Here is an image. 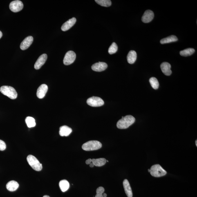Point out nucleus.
I'll return each mask as SVG.
<instances>
[{"mask_svg":"<svg viewBox=\"0 0 197 197\" xmlns=\"http://www.w3.org/2000/svg\"><path fill=\"white\" fill-rule=\"evenodd\" d=\"M135 122V118L133 116L128 115L122 117V118L117 122V126L119 129H127Z\"/></svg>","mask_w":197,"mask_h":197,"instance_id":"nucleus-1","label":"nucleus"},{"mask_svg":"<svg viewBox=\"0 0 197 197\" xmlns=\"http://www.w3.org/2000/svg\"><path fill=\"white\" fill-rule=\"evenodd\" d=\"M102 144L97 141H90L83 144L82 148L85 151H93L100 149Z\"/></svg>","mask_w":197,"mask_h":197,"instance_id":"nucleus-2","label":"nucleus"},{"mask_svg":"<svg viewBox=\"0 0 197 197\" xmlns=\"http://www.w3.org/2000/svg\"><path fill=\"white\" fill-rule=\"evenodd\" d=\"M0 91L3 94L9 98L15 99L17 98V93L14 88L12 87L3 86L0 88Z\"/></svg>","mask_w":197,"mask_h":197,"instance_id":"nucleus-3","label":"nucleus"},{"mask_svg":"<svg viewBox=\"0 0 197 197\" xmlns=\"http://www.w3.org/2000/svg\"><path fill=\"white\" fill-rule=\"evenodd\" d=\"M150 172L152 176L156 178L163 176L167 174V171L159 164H155L152 166Z\"/></svg>","mask_w":197,"mask_h":197,"instance_id":"nucleus-4","label":"nucleus"},{"mask_svg":"<svg viewBox=\"0 0 197 197\" xmlns=\"http://www.w3.org/2000/svg\"><path fill=\"white\" fill-rule=\"evenodd\" d=\"M27 161L29 165L34 170L40 171L42 170V164L33 155H29L27 158Z\"/></svg>","mask_w":197,"mask_h":197,"instance_id":"nucleus-5","label":"nucleus"},{"mask_svg":"<svg viewBox=\"0 0 197 197\" xmlns=\"http://www.w3.org/2000/svg\"><path fill=\"white\" fill-rule=\"evenodd\" d=\"M87 103L89 106L93 107H97L102 106L104 104V101L100 97H93L88 98Z\"/></svg>","mask_w":197,"mask_h":197,"instance_id":"nucleus-6","label":"nucleus"},{"mask_svg":"<svg viewBox=\"0 0 197 197\" xmlns=\"http://www.w3.org/2000/svg\"><path fill=\"white\" fill-rule=\"evenodd\" d=\"M76 58V55L75 52L72 51H68L65 56L63 63L64 65L68 66L74 62Z\"/></svg>","mask_w":197,"mask_h":197,"instance_id":"nucleus-7","label":"nucleus"},{"mask_svg":"<svg viewBox=\"0 0 197 197\" xmlns=\"http://www.w3.org/2000/svg\"><path fill=\"white\" fill-rule=\"evenodd\" d=\"M23 8V3L20 1L16 0L11 2L9 5L10 10L12 12H17L20 11Z\"/></svg>","mask_w":197,"mask_h":197,"instance_id":"nucleus-8","label":"nucleus"},{"mask_svg":"<svg viewBox=\"0 0 197 197\" xmlns=\"http://www.w3.org/2000/svg\"><path fill=\"white\" fill-rule=\"evenodd\" d=\"M47 59V55L46 54H42L37 59L34 64V68L36 70H39L46 63Z\"/></svg>","mask_w":197,"mask_h":197,"instance_id":"nucleus-9","label":"nucleus"},{"mask_svg":"<svg viewBox=\"0 0 197 197\" xmlns=\"http://www.w3.org/2000/svg\"><path fill=\"white\" fill-rule=\"evenodd\" d=\"M154 17V14L151 10H146L142 18V21L144 23H148L152 20Z\"/></svg>","mask_w":197,"mask_h":197,"instance_id":"nucleus-10","label":"nucleus"},{"mask_svg":"<svg viewBox=\"0 0 197 197\" xmlns=\"http://www.w3.org/2000/svg\"><path fill=\"white\" fill-rule=\"evenodd\" d=\"M107 64L104 62H99L95 63L92 66V69L96 72H102L107 68Z\"/></svg>","mask_w":197,"mask_h":197,"instance_id":"nucleus-11","label":"nucleus"},{"mask_svg":"<svg viewBox=\"0 0 197 197\" xmlns=\"http://www.w3.org/2000/svg\"><path fill=\"white\" fill-rule=\"evenodd\" d=\"M33 41V38L31 36L27 37L21 42L20 48L22 50H25L28 49L32 44Z\"/></svg>","mask_w":197,"mask_h":197,"instance_id":"nucleus-12","label":"nucleus"},{"mask_svg":"<svg viewBox=\"0 0 197 197\" xmlns=\"http://www.w3.org/2000/svg\"><path fill=\"white\" fill-rule=\"evenodd\" d=\"M48 90V86L43 84L39 87L37 90V96L38 98L42 99L45 97Z\"/></svg>","mask_w":197,"mask_h":197,"instance_id":"nucleus-13","label":"nucleus"},{"mask_svg":"<svg viewBox=\"0 0 197 197\" xmlns=\"http://www.w3.org/2000/svg\"><path fill=\"white\" fill-rule=\"evenodd\" d=\"M76 21V19L75 17L68 20L64 23L61 26V29L63 31H66L73 26Z\"/></svg>","mask_w":197,"mask_h":197,"instance_id":"nucleus-14","label":"nucleus"},{"mask_svg":"<svg viewBox=\"0 0 197 197\" xmlns=\"http://www.w3.org/2000/svg\"><path fill=\"white\" fill-rule=\"evenodd\" d=\"M161 69L163 73L166 76H170L172 73L171 69V65L168 63L164 62L160 66Z\"/></svg>","mask_w":197,"mask_h":197,"instance_id":"nucleus-15","label":"nucleus"},{"mask_svg":"<svg viewBox=\"0 0 197 197\" xmlns=\"http://www.w3.org/2000/svg\"><path fill=\"white\" fill-rule=\"evenodd\" d=\"M71 128L66 126H61L59 128V134L60 136L67 137L72 133Z\"/></svg>","mask_w":197,"mask_h":197,"instance_id":"nucleus-16","label":"nucleus"},{"mask_svg":"<svg viewBox=\"0 0 197 197\" xmlns=\"http://www.w3.org/2000/svg\"><path fill=\"white\" fill-rule=\"evenodd\" d=\"M123 185L124 191L128 197H132L133 192L129 181L125 179L123 182Z\"/></svg>","mask_w":197,"mask_h":197,"instance_id":"nucleus-17","label":"nucleus"},{"mask_svg":"<svg viewBox=\"0 0 197 197\" xmlns=\"http://www.w3.org/2000/svg\"><path fill=\"white\" fill-rule=\"evenodd\" d=\"M19 183L15 181L12 180L8 182L6 184V189L11 192L15 191L19 187Z\"/></svg>","mask_w":197,"mask_h":197,"instance_id":"nucleus-18","label":"nucleus"},{"mask_svg":"<svg viewBox=\"0 0 197 197\" xmlns=\"http://www.w3.org/2000/svg\"><path fill=\"white\" fill-rule=\"evenodd\" d=\"M137 57L136 52L134 50H131L127 56V62L130 64H133L136 60Z\"/></svg>","mask_w":197,"mask_h":197,"instance_id":"nucleus-19","label":"nucleus"},{"mask_svg":"<svg viewBox=\"0 0 197 197\" xmlns=\"http://www.w3.org/2000/svg\"><path fill=\"white\" fill-rule=\"evenodd\" d=\"M178 41V38L174 35H172L167 38H164L160 41L161 44H168L172 42H176Z\"/></svg>","mask_w":197,"mask_h":197,"instance_id":"nucleus-20","label":"nucleus"},{"mask_svg":"<svg viewBox=\"0 0 197 197\" xmlns=\"http://www.w3.org/2000/svg\"><path fill=\"white\" fill-rule=\"evenodd\" d=\"M70 183L66 180H63L60 181L59 182V186L61 191L63 192H65L69 189Z\"/></svg>","mask_w":197,"mask_h":197,"instance_id":"nucleus-21","label":"nucleus"},{"mask_svg":"<svg viewBox=\"0 0 197 197\" xmlns=\"http://www.w3.org/2000/svg\"><path fill=\"white\" fill-rule=\"evenodd\" d=\"M92 162L95 166L96 167H102L106 164L107 160L104 158H99L97 159H92Z\"/></svg>","mask_w":197,"mask_h":197,"instance_id":"nucleus-22","label":"nucleus"},{"mask_svg":"<svg viewBox=\"0 0 197 197\" xmlns=\"http://www.w3.org/2000/svg\"><path fill=\"white\" fill-rule=\"evenodd\" d=\"M195 52V50L194 49L189 48L181 51L180 53L182 56L187 57L192 55Z\"/></svg>","mask_w":197,"mask_h":197,"instance_id":"nucleus-23","label":"nucleus"},{"mask_svg":"<svg viewBox=\"0 0 197 197\" xmlns=\"http://www.w3.org/2000/svg\"><path fill=\"white\" fill-rule=\"evenodd\" d=\"M27 126L29 128H32L35 127L36 125L35 120L33 117H28L25 119Z\"/></svg>","mask_w":197,"mask_h":197,"instance_id":"nucleus-24","label":"nucleus"},{"mask_svg":"<svg viewBox=\"0 0 197 197\" xmlns=\"http://www.w3.org/2000/svg\"><path fill=\"white\" fill-rule=\"evenodd\" d=\"M149 82L153 89L155 90L158 89L159 86V83L156 78L155 77L151 78L149 79Z\"/></svg>","mask_w":197,"mask_h":197,"instance_id":"nucleus-25","label":"nucleus"},{"mask_svg":"<svg viewBox=\"0 0 197 197\" xmlns=\"http://www.w3.org/2000/svg\"><path fill=\"white\" fill-rule=\"evenodd\" d=\"M95 1L102 6L108 7L111 5V2L110 0H95Z\"/></svg>","mask_w":197,"mask_h":197,"instance_id":"nucleus-26","label":"nucleus"},{"mask_svg":"<svg viewBox=\"0 0 197 197\" xmlns=\"http://www.w3.org/2000/svg\"><path fill=\"white\" fill-rule=\"evenodd\" d=\"M117 49H118V47H117V44L115 42H113L108 49V53L110 55L114 54L116 53L117 51Z\"/></svg>","mask_w":197,"mask_h":197,"instance_id":"nucleus-27","label":"nucleus"},{"mask_svg":"<svg viewBox=\"0 0 197 197\" xmlns=\"http://www.w3.org/2000/svg\"><path fill=\"white\" fill-rule=\"evenodd\" d=\"M104 188L102 187L97 188L96 191L97 194L95 197H104L103 194L104 193Z\"/></svg>","mask_w":197,"mask_h":197,"instance_id":"nucleus-28","label":"nucleus"},{"mask_svg":"<svg viewBox=\"0 0 197 197\" xmlns=\"http://www.w3.org/2000/svg\"><path fill=\"white\" fill-rule=\"evenodd\" d=\"M6 144L3 141L0 140V151H3L6 149Z\"/></svg>","mask_w":197,"mask_h":197,"instance_id":"nucleus-29","label":"nucleus"},{"mask_svg":"<svg viewBox=\"0 0 197 197\" xmlns=\"http://www.w3.org/2000/svg\"><path fill=\"white\" fill-rule=\"evenodd\" d=\"M92 162V160L91 159H88L86 161V163L87 164H90V163H91Z\"/></svg>","mask_w":197,"mask_h":197,"instance_id":"nucleus-30","label":"nucleus"},{"mask_svg":"<svg viewBox=\"0 0 197 197\" xmlns=\"http://www.w3.org/2000/svg\"><path fill=\"white\" fill-rule=\"evenodd\" d=\"M94 166L95 165H94V164L93 162H92L91 163H90V167L93 168L94 167Z\"/></svg>","mask_w":197,"mask_h":197,"instance_id":"nucleus-31","label":"nucleus"},{"mask_svg":"<svg viewBox=\"0 0 197 197\" xmlns=\"http://www.w3.org/2000/svg\"><path fill=\"white\" fill-rule=\"evenodd\" d=\"M2 32L1 31H0V39H1L2 37Z\"/></svg>","mask_w":197,"mask_h":197,"instance_id":"nucleus-32","label":"nucleus"},{"mask_svg":"<svg viewBox=\"0 0 197 197\" xmlns=\"http://www.w3.org/2000/svg\"><path fill=\"white\" fill-rule=\"evenodd\" d=\"M103 195L104 197H106L107 196V195L106 193H103Z\"/></svg>","mask_w":197,"mask_h":197,"instance_id":"nucleus-33","label":"nucleus"},{"mask_svg":"<svg viewBox=\"0 0 197 197\" xmlns=\"http://www.w3.org/2000/svg\"><path fill=\"white\" fill-rule=\"evenodd\" d=\"M43 197H50V196H48V195H45Z\"/></svg>","mask_w":197,"mask_h":197,"instance_id":"nucleus-34","label":"nucleus"},{"mask_svg":"<svg viewBox=\"0 0 197 197\" xmlns=\"http://www.w3.org/2000/svg\"><path fill=\"white\" fill-rule=\"evenodd\" d=\"M195 144H196V146H197V140H196V141H195Z\"/></svg>","mask_w":197,"mask_h":197,"instance_id":"nucleus-35","label":"nucleus"},{"mask_svg":"<svg viewBox=\"0 0 197 197\" xmlns=\"http://www.w3.org/2000/svg\"><path fill=\"white\" fill-rule=\"evenodd\" d=\"M148 172H150V169H149L148 170Z\"/></svg>","mask_w":197,"mask_h":197,"instance_id":"nucleus-36","label":"nucleus"}]
</instances>
